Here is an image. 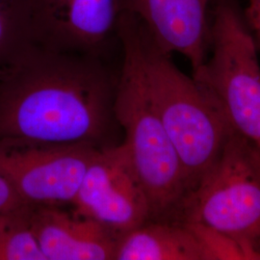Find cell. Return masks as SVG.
I'll list each match as a JSON object with an SVG mask.
<instances>
[{
    "label": "cell",
    "instance_id": "6da1fadb",
    "mask_svg": "<svg viewBox=\"0 0 260 260\" xmlns=\"http://www.w3.org/2000/svg\"><path fill=\"white\" fill-rule=\"evenodd\" d=\"M120 77L109 59L36 46L0 75V142L120 144Z\"/></svg>",
    "mask_w": 260,
    "mask_h": 260
},
{
    "label": "cell",
    "instance_id": "7a4b0ae2",
    "mask_svg": "<svg viewBox=\"0 0 260 260\" xmlns=\"http://www.w3.org/2000/svg\"><path fill=\"white\" fill-rule=\"evenodd\" d=\"M126 13L149 100L177 151L188 194L219 156L232 128L193 76L181 72L139 19Z\"/></svg>",
    "mask_w": 260,
    "mask_h": 260
},
{
    "label": "cell",
    "instance_id": "3957f363",
    "mask_svg": "<svg viewBox=\"0 0 260 260\" xmlns=\"http://www.w3.org/2000/svg\"><path fill=\"white\" fill-rule=\"evenodd\" d=\"M121 61L115 116L132 164L149 200V220L177 221L187 195L181 163L144 81L139 51L124 12L120 28Z\"/></svg>",
    "mask_w": 260,
    "mask_h": 260
},
{
    "label": "cell",
    "instance_id": "277c9868",
    "mask_svg": "<svg viewBox=\"0 0 260 260\" xmlns=\"http://www.w3.org/2000/svg\"><path fill=\"white\" fill-rule=\"evenodd\" d=\"M177 221L213 229L260 260V150L231 130L223 149L186 195Z\"/></svg>",
    "mask_w": 260,
    "mask_h": 260
},
{
    "label": "cell",
    "instance_id": "5b68a950",
    "mask_svg": "<svg viewBox=\"0 0 260 260\" xmlns=\"http://www.w3.org/2000/svg\"><path fill=\"white\" fill-rule=\"evenodd\" d=\"M256 47L238 0H217L211 13L208 55L192 76L230 127L260 150V64Z\"/></svg>",
    "mask_w": 260,
    "mask_h": 260
},
{
    "label": "cell",
    "instance_id": "8992f818",
    "mask_svg": "<svg viewBox=\"0 0 260 260\" xmlns=\"http://www.w3.org/2000/svg\"><path fill=\"white\" fill-rule=\"evenodd\" d=\"M99 150L82 145L0 142V175L26 205H72Z\"/></svg>",
    "mask_w": 260,
    "mask_h": 260
},
{
    "label": "cell",
    "instance_id": "52a82bcc",
    "mask_svg": "<svg viewBox=\"0 0 260 260\" xmlns=\"http://www.w3.org/2000/svg\"><path fill=\"white\" fill-rule=\"evenodd\" d=\"M72 205L75 215L119 238L150 219L148 197L122 141L98 151Z\"/></svg>",
    "mask_w": 260,
    "mask_h": 260
},
{
    "label": "cell",
    "instance_id": "ba28073f",
    "mask_svg": "<svg viewBox=\"0 0 260 260\" xmlns=\"http://www.w3.org/2000/svg\"><path fill=\"white\" fill-rule=\"evenodd\" d=\"M37 46L109 59L126 0H31Z\"/></svg>",
    "mask_w": 260,
    "mask_h": 260
},
{
    "label": "cell",
    "instance_id": "9c48e42d",
    "mask_svg": "<svg viewBox=\"0 0 260 260\" xmlns=\"http://www.w3.org/2000/svg\"><path fill=\"white\" fill-rule=\"evenodd\" d=\"M217 0H126L133 14L163 51L179 53L195 72L210 45L211 13Z\"/></svg>",
    "mask_w": 260,
    "mask_h": 260
},
{
    "label": "cell",
    "instance_id": "30bf717a",
    "mask_svg": "<svg viewBox=\"0 0 260 260\" xmlns=\"http://www.w3.org/2000/svg\"><path fill=\"white\" fill-rule=\"evenodd\" d=\"M30 228L46 260H114L119 237L62 206H31Z\"/></svg>",
    "mask_w": 260,
    "mask_h": 260
},
{
    "label": "cell",
    "instance_id": "8fae6325",
    "mask_svg": "<svg viewBox=\"0 0 260 260\" xmlns=\"http://www.w3.org/2000/svg\"><path fill=\"white\" fill-rule=\"evenodd\" d=\"M114 260H208L183 222L148 220L119 239Z\"/></svg>",
    "mask_w": 260,
    "mask_h": 260
},
{
    "label": "cell",
    "instance_id": "7c38bea8",
    "mask_svg": "<svg viewBox=\"0 0 260 260\" xmlns=\"http://www.w3.org/2000/svg\"><path fill=\"white\" fill-rule=\"evenodd\" d=\"M36 46L31 0H0V75Z\"/></svg>",
    "mask_w": 260,
    "mask_h": 260
},
{
    "label": "cell",
    "instance_id": "4fadbf2b",
    "mask_svg": "<svg viewBox=\"0 0 260 260\" xmlns=\"http://www.w3.org/2000/svg\"><path fill=\"white\" fill-rule=\"evenodd\" d=\"M30 208L0 212V260H46L30 228Z\"/></svg>",
    "mask_w": 260,
    "mask_h": 260
},
{
    "label": "cell",
    "instance_id": "5bb4252c",
    "mask_svg": "<svg viewBox=\"0 0 260 260\" xmlns=\"http://www.w3.org/2000/svg\"><path fill=\"white\" fill-rule=\"evenodd\" d=\"M186 223L201 242L208 260H251L247 251L232 237L200 223Z\"/></svg>",
    "mask_w": 260,
    "mask_h": 260
},
{
    "label": "cell",
    "instance_id": "9a60e30c",
    "mask_svg": "<svg viewBox=\"0 0 260 260\" xmlns=\"http://www.w3.org/2000/svg\"><path fill=\"white\" fill-rule=\"evenodd\" d=\"M27 205L23 203L7 179L0 175V212L18 210Z\"/></svg>",
    "mask_w": 260,
    "mask_h": 260
},
{
    "label": "cell",
    "instance_id": "2e32d148",
    "mask_svg": "<svg viewBox=\"0 0 260 260\" xmlns=\"http://www.w3.org/2000/svg\"><path fill=\"white\" fill-rule=\"evenodd\" d=\"M243 15L256 45L260 47V0H249Z\"/></svg>",
    "mask_w": 260,
    "mask_h": 260
}]
</instances>
